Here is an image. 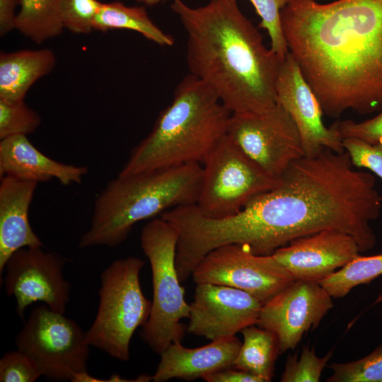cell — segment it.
I'll list each match as a JSON object with an SVG mask.
<instances>
[{
	"instance_id": "obj_1",
	"label": "cell",
	"mask_w": 382,
	"mask_h": 382,
	"mask_svg": "<svg viewBox=\"0 0 382 382\" xmlns=\"http://www.w3.org/2000/svg\"><path fill=\"white\" fill-rule=\"evenodd\" d=\"M349 154L325 148L294 161L274 188L238 214L240 233L255 255H272L293 240L324 230L353 236L361 253L376 238L371 223L382 207L375 176L354 168Z\"/></svg>"
},
{
	"instance_id": "obj_2",
	"label": "cell",
	"mask_w": 382,
	"mask_h": 382,
	"mask_svg": "<svg viewBox=\"0 0 382 382\" xmlns=\"http://www.w3.org/2000/svg\"><path fill=\"white\" fill-rule=\"evenodd\" d=\"M280 18L289 52L323 113L382 110V0H289Z\"/></svg>"
},
{
	"instance_id": "obj_3",
	"label": "cell",
	"mask_w": 382,
	"mask_h": 382,
	"mask_svg": "<svg viewBox=\"0 0 382 382\" xmlns=\"http://www.w3.org/2000/svg\"><path fill=\"white\" fill-rule=\"evenodd\" d=\"M172 1L187 34L190 74L212 89L231 113L273 107L284 59L265 47L236 0H212L197 8L181 0Z\"/></svg>"
},
{
	"instance_id": "obj_4",
	"label": "cell",
	"mask_w": 382,
	"mask_h": 382,
	"mask_svg": "<svg viewBox=\"0 0 382 382\" xmlns=\"http://www.w3.org/2000/svg\"><path fill=\"white\" fill-rule=\"evenodd\" d=\"M231 115L216 93L190 74L176 86L171 103L151 132L131 151L118 175L203 164L227 134Z\"/></svg>"
},
{
	"instance_id": "obj_5",
	"label": "cell",
	"mask_w": 382,
	"mask_h": 382,
	"mask_svg": "<svg viewBox=\"0 0 382 382\" xmlns=\"http://www.w3.org/2000/svg\"><path fill=\"white\" fill-rule=\"evenodd\" d=\"M203 179L199 163L117 177L96 197L88 229L79 247H116L128 237L134 226L169 208L196 204Z\"/></svg>"
},
{
	"instance_id": "obj_6",
	"label": "cell",
	"mask_w": 382,
	"mask_h": 382,
	"mask_svg": "<svg viewBox=\"0 0 382 382\" xmlns=\"http://www.w3.org/2000/svg\"><path fill=\"white\" fill-rule=\"evenodd\" d=\"M178 234L161 217L150 220L142 228L140 241L152 274L153 299L149 318L141 330V337L153 351L161 354L172 343L181 342L186 327L182 319L189 318L190 305L175 267Z\"/></svg>"
},
{
	"instance_id": "obj_7",
	"label": "cell",
	"mask_w": 382,
	"mask_h": 382,
	"mask_svg": "<svg viewBox=\"0 0 382 382\" xmlns=\"http://www.w3.org/2000/svg\"><path fill=\"white\" fill-rule=\"evenodd\" d=\"M144 261L136 257L114 260L100 275L95 319L86 331L91 346L128 361L135 330L147 322L151 301L143 294L139 274Z\"/></svg>"
},
{
	"instance_id": "obj_8",
	"label": "cell",
	"mask_w": 382,
	"mask_h": 382,
	"mask_svg": "<svg viewBox=\"0 0 382 382\" xmlns=\"http://www.w3.org/2000/svg\"><path fill=\"white\" fill-rule=\"evenodd\" d=\"M203 179L196 205L211 219L237 214L255 196L276 187V179L257 165L226 134L203 163Z\"/></svg>"
},
{
	"instance_id": "obj_9",
	"label": "cell",
	"mask_w": 382,
	"mask_h": 382,
	"mask_svg": "<svg viewBox=\"0 0 382 382\" xmlns=\"http://www.w3.org/2000/svg\"><path fill=\"white\" fill-rule=\"evenodd\" d=\"M15 343L50 380L72 381L87 371L91 345L86 331L45 304L33 308Z\"/></svg>"
},
{
	"instance_id": "obj_10",
	"label": "cell",
	"mask_w": 382,
	"mask_h": 382,
	"mask_svg": "<svg viewBox=\"0 0 382 382\" xmlns=\"http://www.w3.org/2000/svg\"><path fill=\"white\" fill-rule=\"evenodd\" d=\"M227 135L276 179H279L294 161L305 156L294 120L277 103L264 111L231 113Z\"/></svg>"
},
{
	"instance_id": "obj_11",
	"label": "cell",
	"mask_w": 382,
	"mask_h": 382,
	"mask_svg": "<svg viewBox=\"0 0 382 382\" xmlns=\"http://www.w3.org/2000/svg\"><path fill=\"white\" fill-rule=\"evenodd\" d=\"M192 275L196 284L236 288L262 304L295 281L272 255H255L239 244L212 250L198 262Z\"/></svg>"
},
{
	"instance_id": "obj_12",
	"label": "cell",
	"mask_w": 382,
	"mask_h": 382,
	"mask_svg": "<svg viewBox=\"0 0 382 382\" xmlns=\"http://www.w3.org/2000/svg\"><path fill=\"white\" fill-rule=\"evenodd\" d=\"M42 248H21L5 265V289L15 298L21 318L25 310L36 302L64 313L69 301L70 283L63 275L64 260Z\"/></svg>"
},
{
	"instance_id": "obj_13",
	"label": "cell",
	"mask_w": 382,
	"mask_h": 382,
	"mask_svg": "<svg viewBox=\"0 0 382 382\" xmlns=\"http://www.w3.org/2000/svg\"><path fill=\"white\" fill-rule=\"evenodd\" d=\"M332 299L319 282L295 280L262 305L257 325L274 334L284 353L318 327L333 307Z\"/></svg>"
},
{
	"instance_id": "obj_14",
	"label": "cell",
	"mask_w": 382,
	"mask_h": 382,
	"mask_svg": "<svg viewBox=\"0 0 382 382\" xmlns=\"http://www.w3.org/2000/svg\"><path fill=\"white\" fill-rule=\"evenodd\" d=\"M262 305L236 288L196 284L187 330L212 340L236 336L243 328L257 325Z\"/></svg>"
},
{
	"instance_id": "obj_15",
	"label": "cell",
	"mask_w": 382,
	"mask_h": 382,
	"mask_svg": "<svg viewBox=\"0 0 382 382\" xmlns=\"http://www.w3.org/2000/svg\"><path fill=\"white\" fill-rule=\"evenodd\" d=\"M275 92L276 103L288 112L299 129L306 156H315L325 148L345 151L338 132L324 125L320 103L289 52L278 73Z\"/></svg>"
},
{
	"instance_id": "obj_16",
	"label": "cell",
	"mask_w": 382,
	"mask_h": 382,
	"mask_svg": "<svg viewBox=\"0 0 382 382\" xmlns=\"http://www.w3.org/2000/svg\"><path fill=\"white\" fill-rule=\"evenodd\" d=\"M360 253L351 235L324 230L293 240L272 255L295 280L320 282Z\"/></svg>"
},
{
	"instance_id": "obj_17",
	"label": "cell",
	"mask_w": 382,
	"mask_h": 382,
	"mask_svg": "<svg viewBox=\"0 0 382 382\" xmlns=\"http://www.w3.org/2000/svg\"><path fill=\"white\" fill-rule=\"evenodd\" d=\"M241 344L236 336L212 340L194 349L187 348L181 342L172 343L160 354L161 359L152 381H192L232 367Z\"/></svg>"
},
{
	"instance_id": "obj_18",
	"label": "cell",
	"mask_w": 382,
	"mask_h": 382,
	"mask_svg": "<svg viewBox=\"0 0 382 382\" xmlns=\"http://www.w3.org/2000/svg\"><path fill=\"white\" fill-rule=\"evenodd\" d=\"M38 183L11 176L0 183V274L8 258L23 248L43 247L33 230L28 211Z\"/></svg>"
},
{
	"instance_id": "obj_19",
	"label": "cell",
	"mask_w": 382,
	"mask_h": 382,
	"mask_svg": "<svg viewBox=\"0 0 382 382\" xmlns=\"http://www.w3.org/2000/svg\"><path fill=\"white\" fill-rule=\"evenodd\" d=\"M88 168L55 161L42 154L26 135H16L0 140V178L47 182L57 180L62 185L80 184Z\"/></svg>"
},
{
	"instance_id": "obj_20",
	"label": "cell",
	"mask_w": 382,
	"mask_h": 382,
	"mask_svg": "<svg viewBox=\"0 0 382 382\" xmlns=\"http://www.w3.org/2000/svg\"><path fill=\"white\" fill-rule=\"evenodd\" d=\"M56 56L50 49L21 50L0 54V98L22 100L30 88L51 72Z\"/></svg>"
},
{
	"instance_id": "obj_21",
	"label": "cell",
	"mask_w": 382,
	"mask_h": 382,
	"mask_svg": "<svg viewBox=\"0 0 382 382\" xmlns=\"http://www.w3.org/2000/svg\"><path fill=\"white\" fill-rule=\"evenodd\" d=\"M126 29L135 31L161 46L170 47L173 37L158 28L144 7L127 6L118 2L103 3L93 23V30Z\"/></svg>"
},
{
	"instance_id": "obj_22",
	"label": "cell",
	"mask_w": 382,
	"mask_h": 382,
	"mask_svg": "<svg viewBox=\"0 0 382 382\" xmlns=\"http://www.w3.org/2000/svg\"><path fill=\"white\" fill-rule=\"evenodd\" d=\"M241 332L243 342L232 367L252 373L264 382L270 381L279 354L276 336L268 330L254 325L243 328Z\"/></svg>"
},
{
	"instance_id": "obj_23",
	"label": "cell",
	"mask_w": 382,
	"mask_h": 382,
	"mask_svg": "<svg viewBox=\"0 0 382 382\" xmlns=\"http://www.w3.org/2000/svg\"><path fill=\"white\" fill-rule=\"evenodd\" d=\"M60 1L19 0L15 29L37 44L59 35L64 29Z\"/></svg>"
},
{
	"instance_id": "obj_24",
	"label": "cell",
	"mask_w": 382,
	"mask_h": 382,
	"mask_svg": "<svg viewBox=\"0 0 382 382\" xmlns=\"http://www.w3.org/2000/svg\"><path fill=\"white\" fill-rule=\"evenodd\" d=\"M382 274V253L359 255L319 283L332 298L345 296L354 287L371 281Z\"/></svg>"
},
{
	"instance_id": "obj_25",
	"label": "cell",
	"mask_w": 382,
	"mask_h": 382,
	"mask_svg": "<svg viewBox=\"0 0 382 382\" xmlns=\"http://www.w3.org/2000/svg\"><path fill=\"white\" fill-rule=\"evenodd\" d=\"M328 382H382V345L359 359L332 363Z\"/></svg>"
},
{
	"instance_id": "obj_26",
	"label": "cell",
	"mask_w": 382,
	"mask_h": 382,
	"mask_svg": "<svg viewBox=\"0 0 382 382\" xmlns=\"http://www.w3.org/2000/svg\"><path fill=\"white\" fill-rule=\"evenodd\" d=\"M40 116L24 100L0 98V140L16 135H28L39 127Z\"/></svg>"
},
{
	"instance_id": "obj_27",
	"label": "cell",
	"mask_w": 382,
	"mask_h": 382,
	"mask_svg": "<svg viewBox=\"0 0 382 382\" xmlns=\"http://www.w3.org/2000/svg\"><path fill=\"white\" fill-rule=\"evenodd\" d=\"M333 351L318 357L314 348L303 347L299 357L289 355L281 376L282 382H318Z\"/></svg>"
},
{
	"instance_id": "obj_28",
	"label": "cell",
	"mask_w": 382,
	"mask_h": 382,
	"mask_svg": "<svg viewBox=\"0 0 382 382\" xmlns=\"http://www.w3.org/2000/svg\"><path fill=\"white\" fill-rule=\"evenodd\" d=\"M261 21L258 28L266 30L270 49L282 59L289 52L281 25L280 13L289 0H249Z\"/></svg>"
},
{
	"instance_id": "obj_29",
	"label": "cell",
	"mask_w": 382,
	"mask_h": 382,
	"mask_svg": "<svg viewBox=\"0 0 382 382\" xmlns=\"http://www.w3.org/2000/svg\"><path fill=\"white\" fill-rule=\"evenodd\" d=\"M102 4L98 0H61L60 16L64 28L77 34L90 33Z\"/></svg>"
},
{
	"instance_id": "obj_30",
	"label": "cell",
	"mask_w": 382,
	"mask_h": 382,
	"mask_svg": "<svg viewBox=\"0 0 382 382\" xmlns=\"http://www.w3.org/2000/svg\"><path fill=\"white\" fill-rule=\"evenodd\" d=\"M40 376L35 362L18 349L6 352L0 359L1 382H34Z\"/></svg>"
},
{
	"instance_id": "obj_31",
	"label": "cell",
	"mask_w": 382,
	"mask_h": 382,
	"mask_svg": "<svg viewBox=\"0 0 382 382\" xmlns=\"http://www.w3.org/2000/svg\"><path fill=\"white\" fill-rule=\"evenodd\" d=\"M342 144L354 167L366 168L382 179V141L370 144L349 137L343 139Z\"/></svg>"
},
{
	"instance_id": "obj_32",
	"label": "cell",
	"mask_w": 382,
	"mask_h": 382,
	"mask_svg": "<svg viewBox=\"0 0 382 382\" xmlns=\"http://www.w3.org/2000/svg\"><path fill=\"white\" fill-rule=\"evenodd\" d=\"M341 138H356L374 144L382 141V110L373 118L357 122L352 120L337 121L332 125Z\"/></svg>"
},
{
	"instance_id": "obj_33",
	"label": "cell",
	"mask_w": 382,
	"mask_h": 382,
	"mask_svg": "<svg viewBox=\"0 0 382 382\" xmlns=\"http://www.w3.org/2000/svg\"><path fill=\"white\" fill-rule=\"evenodd\" d=\"M207 382H264L259 376L233 367L226 368L205 376Z\"/></svg>"
},
{
	"instance_id": "obj_34",
	"label": "cell",
	"mask_w": 382,
	"mask_h": 382,
	"mask_svg": "<svg viewBox=\"0 0 382 382\" xmlns=\"http://www.w3.org/2000/svg\"><path fill=\"white\" fill-rule=\"evenodd\" d=\"M18 0H0V35L4 36L16 28Z\"/></svg>"
},
{
	"instance_id": "obj_35",
	"label": "cell",
	"mask_w": 382,
	"mask_h": 382,
	"mask_svg": "<svg viewBox=\"0 0 382 382\" xmlns=\"http://www.w3.org/2000/svg\"><path fill=\"white\" fill-rule=\"evenodd\" d=\"M137 1L146 5L151 6V5H155L161 1H164L167 0H137ZM171 1H173V0H171Z\"/></svg>"
}]
</instances>
